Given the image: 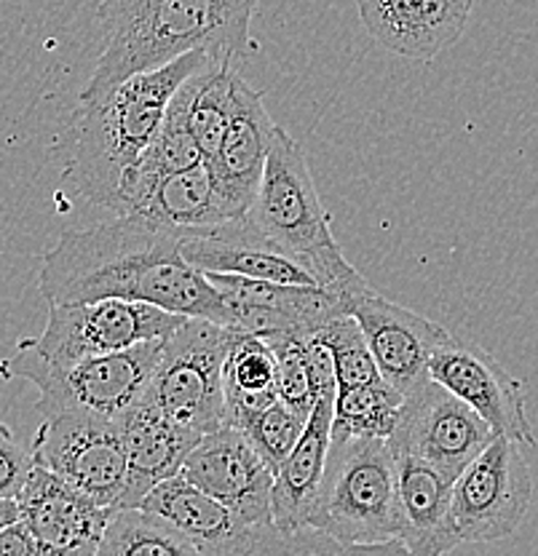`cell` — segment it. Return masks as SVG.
<instances>
[{
    "mask_svg": "<svg viewBox=\"0 0 538 556\" xmlns=\"http://www.w3.org/2000/svg\"><path fill=\"white\" fill-rule=\"evenodd\" d=\"M38 289L49 305L126 300L228 327L223 294L185 260L177 236L132 214L62 233L46 252Z\"/></svg>",
    "mask_w": 538,
    "mask_h": 556,
    "instance_id": "1",
    "label": "cell"
},
{
    "mask_svg": "<svg viewBox=\"0 0 538 556\" xmlns=\"http://www.w3.org/2000/svg\"><path fill=\"white\" fill-rule=\"evenodd\" d=\"M260 0H100L105 46L78 104H97L124 80L150 73L190 51L236 62L250 46Z\"/></svg>",
    "mask_w": 538,
    "mask_h": 556,
    "instance_id": "2",
    "label": "cell"
},
{
    "mask_svg": "<svg viewBox=\"0 0 538 556\" xmlns=\"http://www.w3.org/2000/svg\"><path fill=\"white\" fill-rule=\"evenodd\" d=\"M212 60L217 56L210 51H190L170 65L124 80L102 102L80 104L67 137L62 185L89 204L118 212L121 188L153 144L172 97Z\"/></svg>",
    "mask_w": 538,
    "mask_h": 556,
    "instance_id": "3",
    "label": "cell"
},
{
    "mask_svg": "<svg viewBox=\"0 0 538 556\" xmlns=\"http://www.w3.org/2000/svg\"><path fill=\"white\" fill-rule=\"evenodd\" d=\"M247 217L271 243L298 257L327 292L343 298L364 283V276L343 257V249L335 241L309 155L279 124Z\"/></svg>",
    "mask_w": 538,
    "mask_h": 556,
    "instance_id": "4",
    "label": "cell"
},
{
    "mask_svg": "<svg viewBox=\"0 0 538 556\" xmlns=\"http://www.w3.org/2000/svg\"><path fill=\"white\" fill-rule=\"evenodd\" d=\"M164 340H148L126 351L89 358L75 367H49L25 345L0 364L3 378H25L40 391L38 413H89L121 420L148 396L150 380L161 362Z\"/></svg>",
    "mask_w": 538,
    "mask_h": 556,
    "instance_id": "5",
    "label": "cell"
},
{
    "mask_svg": "<svg viewBox=\"0 0 538 556\" xmlns=\"http://www.w3.org/2000/svg\"><path fill=\"white\" fill-rule=\"evenodd\" d=\"M397 486V455L386 439L333 442L311 527L343 543L391 541Z\"/></svg>",
    "mask_w": 538,
    "mask_h": 556,
    "instance_id": "6",
    "label": "cell"
},
{
    "mask_svg": "<svg viewBox=\"0 0 538 556\" xmlns=\"http://www.w3.org/2000/svg\"><path fill=\"white\" fill-rule=\"evenodd\" d=\"M236 329L207 318H183L164 338V351L150 380L148 396L166 417L204 433L225 426L223 369Z\"/></svg>",
    "mask_w": 538,
    "mask_h": 556,
    "instance_id": "7",
    "label": "cell"
},
{
    "mask_svg": "<svg viewBox=\"0 0 538 556\" xmlns=\"http://www.w3.org/2000/svg\"><path fill=\"white\" fill-rule=\"evenodd\" d=\"M155 305L126 303V300H97V303L49 305V321L38 338L20 340L38 362L49 367H75L89 358L126 351L148 340H164L183 324Z\"/></svg>",
    "mask_w": 538,
    "mask_h": 556,
    "instance_id": "8",
    "label": "cell"
},
{
    "mask_svg": "<svg viewBox=\"0 0 538 556\" xmlns=\"http://www.w3.org/2000/svg\"><path fill=\"white\" fill-rule=\"evenodd\" d=\"M33 455L62 482L84 492L97 506L121 511L126 495V444L118 420L62 413L43 417Z\"/></svg>",
    "mask_w": 538,
    "mask_h": 556,
    "instance_id": "9",
    "label": "cell"
},
{
    "mask_svg": "<svg viewBox=\"0 0 538 556\" xmlns=\"http://www.w3.org/2000/svg\"><path fill=\"white\" fill-rule=\"evenodd\" d=\"M523 444L496 437L453 484V525L461 543H496L514 535L534 501Z\"/></svg>",
    "mask_w": 538,
    "mask_h": 556,
    "instance_id": "10",
    "label": "cell"
},
{
    "mask_svg": "<svg viewBox=\"0 0 538 556\" xmlns=\"http://www.w3.org/2000/svg\"><path fill=\"white\" fill-rule=\"evenodd\" d=\"M493 439L496 431L483 417L429 378L404 399L402 420L389 447L395 455L415 457L455 482Z\"/></svg>",
    "mask_w": 538,
    "mask_h": 556,
    "instance_id": "11",
    "label": "cell"
},
{
    "mask_svg": "<svg viewBox=\"0 0 538 556\" xmlns=\"http://www.w3.org/2000/svg\"><path fill=\"white\" fill-rule=\"evenodd\" d=\"M340 300L346 313L362 327L380 378L395 386L404 399L418 391L431 378L429 362L439 345L450 338L448 329L384 298L367 281Z\"/></svg>",
    "mask_w": 538,
    "mask_h": 556,
    "instance_id": "12",
    "label": "cell"
},
{
    "mask_svg": "<svg viewBox=\"0 0 538 556\" xmlns=\"http://www.w3.org/2000/svg\"><path fill=\"white\" fill-rule=\"evenodd\" d=\"M431 380L468 404L496 437H506L536 450V433L525 413V388L483 348L461 343L450 334L429 362Z\"/></svg>",
    "mask_w": 538,
    "mask_h": 556,
    "instance_id": "13",
    "label": "cell"
},
{
    "mask_svg": "<svg viewBox=\"0 0 538 556\" xmlns=\"http://www.w3.org/2000/svg\"><path fill=\"white\" fill-rule=\"evenodd\" d=\"M223 294L228 327L254 338H309L324 324L343 316V300L320 287L254 281V278L207 274Z\"/></svg>",
    "mask_w": 538,
    "mask_h": 556,
    "instance_id": "14",
    "label": "cell"
},
{
    "mask_svg": "<svg viewBox=\"0 0 538 556\" xmlns=\"http://www.w3.org/2000/svg\"><path fill=\"white\" fill-rule=\"evenodd\" d=\"M179 477L228 506L252 527L274 525V471L239 428L223 426L220 431L204 433L185 460Z\"/></svg>",
    "mask_w": 538,
    "mask_h": 556,
    "instance_id": "15",
    "label": "cell"
},
{
    "mask_svg": "<svg viewBox=\"0 0 538 556\" xmlns=\"http://www.w3.org/2000/svg\"><path fill=\"white\" fill-rule=\"evenodd\" d=\"M16 503L25 527L49 556H97L115 514L38 463Z\"/></svg>",
    "mask_w": 538,
    "mask_h": 556,
    "instance_id": "16",
    "label": "cell"
},
{
    "mask_svg": "<svg viewBox=\"0 0 538 556\" xmlns=\"http://www.w3.org/2000/svg\"><path fill=\"white\" fill-rule=\"evenodd\" d=\"M263 100V91L252 89L241 75H236L234 113H230L228 131L220 142L217 155L207 164L215 177L220 199L236 219L247 217L254 195H258L271 139L276 131L274 118L265 110Z\"/></svg>",
    "mask_w": 538,
    "mask_h": 556,
    "instance_id": "17",
    "label": "cell"
},
{
    "mask_svg": "<svg viewBox=\"0 0 538 556\" xmlns=\"http://www.w3.org/2000/svg\"><path fill=\"white\" fill-rule=\"evenodd\" d=\"M474 0H356L364 30L404 60L431 62L466 30Z\"/></svg>",
    "mask_w": 538,
    "mask_h": 556,
    "instance_id": "18",
    "label": "cell"
},
{
    "mask_svg": "<svg viewBox=\"0 0 538 556\" xmlns=\"http://www.w3.org/2000/svg\"><path fill=\"white\" fill-rule=\"evenodd\" d=\"M185 260L201 274L254 278V281L292 283V287H320L316 276L287 254L276 243H271L250 223V217L234 219L220 228L204 230L179 239ZM322 289V287H320Z\"/></svg>",
    "mask_w": 538,
    "mask_h": 556,
    "instance_id": "19",
    "label": "cell"
},
{
    "mask_svg": "<svg viewBox=\"0 0 538 556\" xmlns=\"http://www.w3.org/2000/svg\"><path fill=\"white\" fill-rule=\"evenodd\" d=\"M140 508L172 521L201 556H254L260 532L265 530L252 527L183 477L153 486Z\"/></svg>",
    "mask_w": 538,
    "mask_h": 556,
    "instance_id": "20",
    "label": "cell"
},
{
    "mask_svg": "<svg viewBox=\"0 0 538 556\" xmlns=\"http://www.w3.org/2000/svg\"><path fill=\"white\" fill-rule=\"evenodd\" d=\"M118 422L126 444V471H129L124 508H140L153 486L179 477L188 455L201 442V433L166 417L150 396H145Z\"/></svg>",
    "mask_w": 538,
    "mask_h": 556,
    "instance_id": "21",
    "label": "cell"
},
{
    "mask_svg": "<svg viewBox=\"0 0 538 556\" xmlns=\"http://www.w3.org/2000/svg\"><path fill=\"white\" fill-rule=\"evenodd\" d=\"M397 538L413 556H445L461 543L453 525V484L415 457L397 455Z\"/></svg>",
    "mask_w": 538,
    "mask_h": 556,
    "instance_id": "22",
    "label": "cell"
},
{
    "mask_svg": "<svg viewBox=\"0 0 538 556\" xmlns=\"http://www.w3.org/2000/svg\"><path fill=\"white\" fill-rule=\"evenodd\" d=\"M333 413L335 396L316 399L305 431L298 447L274 473V492H271V511L274 527L281 532H295L311 527L316 501L327 468L329 444H333Z\"/></svg>",
    "mask_w": 538,
    "mask_h": 556,
    "instance_id": "23",
    "label": "cell"
},
{
    "mask_svg": "<svg viewBox=\"0 0 538 556\" xmlns=\"http://www.w3.org/2000/svg\"><path fill=\"white\" fill-rule=\"evenodd\" d=\"M132 217L148 219L150 225L170 230L177 239L204 233L236 219L220 199L215 177L207 164L161 179L153 193L132 212Z\"/></svg>",
    "mask_w": 538,
    "mask_h": 556,
    "instance_id": "24",
    "label": "cell"
},
{
    "mask_svg": "<svg viewBox=\"0 0 538 556\" xmlns=\"http://www.w3.org/2000/svg\"><path fill=\"white\" fill-rule=\"evenodd\" d=\"M225 426L245 431L260 413L279 402L276 356L263 338L236 332L223 369Z\"/></svg>",
    "mask_w": 538,
    "mask_h": 556,
    "instance_id": "25",
    "label": "cell"
},
{
    "mask_svg": "<svg viewBox=\"0 0 538 556\" xmlns=\"http://www.w3.org/2000/svg\"><path fill=\"white\" fill-rule=\"evenodd\" d=\"M402 409L404 396L386 380L338 388L333 413V442H349V439H386L389 442L402 420Z\"/></svg>",
    "mask_w": 538,
    "mask_h": 556,
    "instance_id": "26",
    "label": "cell"
},
{
    "mask_svg": "<svg viewBox=\"0 0 538 556\" xmlns=\"http://www.w3.org/2000/svg\"><path fill=\"white\" fill-rule=\"evenodd\" d=\"M97 556H201L199 548L177 530L145 508H124L110 519Z\"/></svg>",
    "mask_w": 538,
    "mask_h": 556,
    "instance_id": "27",
    "label": "cell"
},
{
    "mask_svg": "<svg viewBox=\"0 0 538 556\" xmlns=\"http://www.w3.org/2000/svg\"><path fill=\"white\" fill-rule=\"evenodd\" d=\"M236 75H239L236 62L212 60L201 70V86L190 104V129H193L196 142L204 155V164L215 159L220 142L228 131L230 113H234Z\"/></svg>",
    "mask_w": 538,
    "mask_h": 556,
    "instance_id": "28",
    "label": "cell"
},
{
    "mask_svg": "<svg viewBox=\"0 0 538 556\" xmlns=\"http://www.w3.org/2000/svg\"><path fill=\"white\" fill-rule=\"evenodd\" d=\"M254 556H413L399 538L380 543H343L327 532L305 530L281 532L274 525L260 532Z\"/></svg>",
    "mask_w": 538,
    "mask_h": 556,
    "instance_id": "29",
    "label": "cell"
},
{
    "mask_svg": "<svg viewBox=\"0 0 538 556\" xmlns=\"http://www.w3.org/2000/svg\"><path fill=\"white\" fill-rule=\"evenodd\" d=\"M316 334H320L322 343L333 353L338 388L370 386V382L384 380L380 378L378 364H375L373 351H370L367 340H364L362 327H359L356 318H351L349 313L324 324Z\"/></svg>",
    "mask_w": 538,
    "mask_h": 556,
    "instance_id": "30",
    "label": "cell"
},
{
    "mask_svg": "<svg viewBox=\"0 0 538 556\" xmlns=\"http://www.w3.org/2000/svg\"><path fill=\"white\" fill-rule=\"evenodd\" d=\"M305 422L309 420L295 413V409H289L287 404L274 402L265 413L254 417L241 433L250 439V444L263 457L265 466L276 473L281 463L289 457V452L298 447L300 437L305 431Z\"/></svg>",
    "mask_w": 538,
    "mask_h": 556,
    "instance_id": "31",
    "label": "cell"
},
{
    "mask_svg": "<svg viewBox=\"0 0 538 556\" xmlns=\"http://www.w3.org/2000/svg\"><path fill=\"white\" fill-rule=\"evenodd\" d=\"M276 356V396L289 409L309 420L314 413V388H311L309 356H305L303 338L281 334V338H265Z\"/></svg>",
    "mask_w": 538,
    "mask_h": 556,
    "instance_id": "32",
    "label": "cell"
},
{
    "mask_svg": "<svg viewBox=\"0 0 538 556\" xmlns=\"http://www.w3.org/2000/svg\"><path fill=\"white\" fill-rule=\"evenodd\" d=\"M33 468H36L33 450L22 447L11 428L0 422V501H16L25 490Z\"/></svg>",
    "mask_w": 538,
    "mask_h": 556,
    "instance_id": "33",
    "label": "cell"
},
{
    "mask_svg": "<svg viewBox=\"0 0 538 556\" xmlns=\"http://www.w3.org/2000/svg\"><path fill=\"white\" fill-rule=\"evenodd\" d=\"M0 556H49L40 548V543L33 538V532L27 530L25 521H16V525L0 530Z\"/></svg>",
    "mask_w": 538,
    "mask_h": 556,
    "instance_id": "34",
    "label": "cell"
},
{
    "mask_svg": "<svg viewBox=\"0 0 538 556\" xmlns=\"http://www.w3.org/2000/svg\"><path fill=\"white\" fill-rule=\"evenodd\" d=\"M20 519H22L20 503H16V501H0V530L16 525Z\"/></svg>",
    "mask_w": 538,
    "mask_h": 556,
    "instance_id": "35",
    "label": "cell"
}]
</instances>
